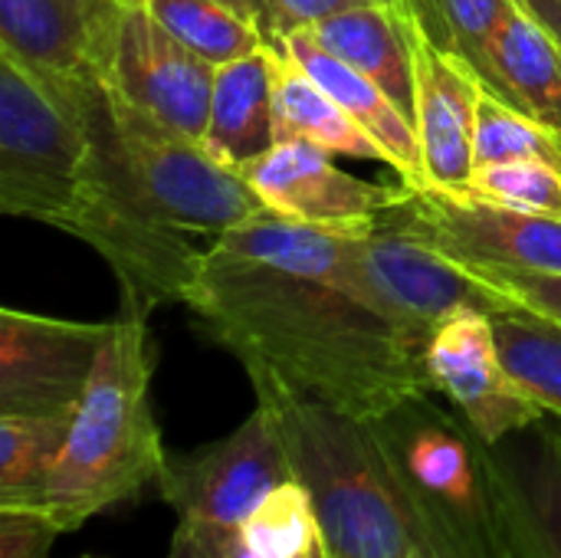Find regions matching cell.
<instances>
[{
    "instance_id": "obj_3",
    "label": "cell",
    "mask_w": 561,
    "mask_h": 558,
    "mask_svg": "<svg viewBox=\"0 0 561 558\" xmlns=\"http://www.w3.org/2000/svg\"><path fill=\"white\" fill-rule=\"evenodd\" d=\"M283 428L335 558H434L408 493L368 421L253 382Z\"/></svg>"
},
{
    "instance_id": "obj_9",
    "label": "cell",
    "mask_w": 561,
    "mask_h": 558,
    "mask_svg": "<svg viewBox=\"0 0 561 558\" xmlns=\"http://www.w3.org/2000/svg\"><path fill=\"white\" fill-rule=\"evenodd\" d=\"M289 480H296V467L279 418L266 401H256L253 414L227 437L168 454L158 493L178 513V526L233 529Z\"/></svg>"
},
{
    "instance_id": "obj_15",
    "label": "cell",
    "mask_w": 561,
    "mask_h": 558,
    "mask_svg": "<svg viewBox=\"0 0 561 558\" xmlns=\"http://www.w3.org/2000/svg\"><path fill=\"white\" fill-rule=\"evenodd\" d=\"M506 558H561V418L486 444Z\"/></svg>"
},
{
    "instance_id": "obj_18",
    "label": "cell",
    "mask_w": 561,
    "mask_h": 558,
    "mask_svg": "<svg viewBox=\"0 0 561 558\" xmlns=\"http://www.w3.org/2000/svg\"><path fill=\"white\" fill-rule=\"evenodd\" d=\"M302 30H309V36L332 56L378 82L388 92V99L414 122L417 26L408 10V0L348 7Z\"/></svg>"
},
{
    "instance_id": "obj_30",
    "label": "cell",
    "mask_w": 561,
    "mask_h": 558,
    "mask_svg": "<svg viewBox=\"0 0 561 558\" xmlns=\"http://www.w3.org/2000/svg\"><path fill=\"white\" fill-rule=\"evenodd\" d=\"M59 526L36 506H0V558H49Z\"/></svg>"
},
{
    "instance_id": "obj_12",
    "label": "cell",
    "mask_w": 561,
    "mask_h": 558,
    "mask_svg": "<svg viewBox=\"0 0 561 558\" xmlns=\"http://www.w3.org/2000/svg\"><path fill=\"white\" fill-rule=\"evenodd\" d=\"M214 62L174 39L141 0L125 7L105 89L145 109L168 128L204 141L214 92Z\"/></svg>"
},
{
    "instance_id": "obj_29",
    "label": "cell",
    "mask_w": 561,
    "mask_h": 558,
    "mask_svg": "<svg viewBox=\"0 0 561 558\" xmlns=\"http://www.w3.org/2000/svg\"><path fill=\"white\" fill-rule=\"evenodd\" d=\"M470 191L526 214L561 217V164L552 161L529 158V161L480 168L473 174Z\"/></svg>"
},
{
    "instance_id": "obj_31",
    "label": "cell",
    "mask_w": 561,
    "mask_h": 558,
    "mask_svg": "<svg viewBox=\"0 0 561 558\" xmlns=\"http://www.w3.org/2000/svg\"><path fill=\"white\" fill-rule=\"evenodd\" d=\"M473 273L486 280L493 289H500L503 296H510L513 303L561 322V273H536V270H473Z\"/></svg>"
},
{
    "instance_id": "obj_8",
    "label": "cell",
    "mask_w": 561,
    "mask_h": 558,
    "mask_svg": "<svg viewBox=\"0 0 561 558\" xmlns=\"http://www.w3.org/2000/svg\"><path fill=\"white\" fill-rule=\"evenodd\" d=\"M59 230L89 243L115 273L125 316H151L158 306L184 303L197 276L204 247L161 224L125 184L95 115V155L85 184Z\"/></svg>"
},
{
    "instance_id": "obj_19",
    "label": "cell",
    "mask_w": 561,
    "mask_h": 558,
    "mask_svg": "<svg viewBox=\"0 0 561 558\" xmlns=\"http://www.w3.org/2000/svg\"><path fill=\"white\" fill-rule=\"evenodd\" d=\"M168 558H335L309 487L296 477L276 487L233 529L178 526Z\"/></svg>"
},
{
    "instance_id": "obj_4",
    "label": "cell",
    "mask_w": 561,
    "mask_h": 558,
    "mask_svg": "<svg viewBox=\"0 0 561 558\" xmlns=\"http://www.w3.org/2000/svg\"><path fill=\"white\" fill-rule=\"evenodd\" d=\"M437 391L368 421L408 493L434 558H506L486 444Z\"/></svg>"
},
{
    "instance_id": "obj_10",
    "label": "cell",
    "mask_w": 561,
    "mask_h": 558,
    "mask_svg": "<svg viewBox=\"0 0 561 558\" xmlns=\"http://www.w3.org/2000/svg\"><path fill=\"white\" fill-rule=\"evenodd\" d=\"M401 210L431 247L460 266L561 273V217L526 214L473 191L411 184Z\"/></svg>"
},
{
    "instance_id": "obj_16",
    "label": "cell",
    "mask_w": 561,
    "mask_h": 558,
    "mask_svg": "<svg viewBox=\"0 0 561 558\" xmlns=\"http://www.w3.org/2000/svg\"><path fill=\"white\" fill-rule=\"evenodd\" d=\"M131 0H0V46L30 66L102 86Z\"/></svg>"
},
{
    "instance_id": "obj_21",
    "label": "cell",
    "mask_w": 561,
    "mask_h": 558,
    "mask_svg": "<svg viewBox=\"0 0 561 558\" xmlns=\"http://www.w3.org/2000/svg\"><path fill=\"white\" fill-rule=\"evenodd\" d=\"M273 86H276L273 43H266L250 56L220 62L214 69L204 145L217 161L240 168L276 145Z\"/></svg>"
},
{
    "instance_id": "obj_14",
    "label": "cell",
    "mask_w": 561,
    "mask_h": 558,
    "mask_svg": "<svg viewBox=\"0 0 561 558\" xmlns=\"http://www.w3.org/2000/svg\"><path fill=\"white\" fill-rule=\"evenodd\" d=\"M316 141H276L237 171L276 217L312 227H365L408 194V184L378 187L342 171Z\"/></svg>"
},
{
    "instance_id": "obj_2",
    "label": "cell",
    "mask_w": 561,
    "mask_h": 558,
    "mask_svg": "<svg viewBox=\"0 0 561 558\" xmlns=\"http://www.w3.org/2000/svg\"><path fill=\"white\" fill-rule=\"evenodd\" d=\"M154 345L145 316H118L89 388L76 408L69 437L39 490L43 510L59 533L85 526L108 506L158 483L168 451L151 411Z\"/></svg>"
},
{
    "instance_id": "obj_13",
    "label": "cell",
    "mask_w": 561,
    "mask_h": 558,
    "mask_svg": "<svg viewBox=\"0 0 561 558\" xmlns=\"http://www.w3.org/2000/svg\"><path fill=\"white\" fill-rule=\"evenodd\" d=\"M490 316L493 312L483 309L454 312L431 339L424 368L431 388L463 414L480 441L500 444L503 437L542 421L546 411L510 378Z\"/></svg>"
},
{
    "instance_id": "obj_6",
    "label": "cell",
    "mask_w": 561,
    "mask_h": 558,
    "mask_svg": "<svg viewBox=\"0 0 561 558\" xmlns=\"http://www.w3.org/2000/svg\"><path fill=\"white\" fill-rule=\"evenodd\" d=\"M99 135L131 194L168 227L210 237L270 214L243 174L118 92L102 86Z\"/></svg>"
},
{
    "instance_id": "obj_27",
    "label": "cell",
    "mask_w": 561,
    "mask_h": 558,
    "mask_svg": "<svg viewBox=\"0 0 561 558\" xmlns=\"http://www.w3.org/2000/svg\"><path fill=\"white\" fill-rule=\"evenodd\" d=\"M148 13L187 49L220 66L263 49L270 39L256 20L233 10L227 0H141Z\"/></svg>"
},
{
    "instance_id": "obj_28",
    "label": "cell",
    "mask_w": 561,
    "mask_h": 558,
    "mask_svg": "<svg viewBox=\"0 0 561 558\" xmlns=\"http://www.w3.org/2000/svg\"><path fill=\"white\" fill-rule=\"evenodd\" d=\"M473 158H477V171L510 164V161H529V158L561 164L556 135L546 125H539L536 118L513 109L510 102H503L500 95H493L486 89L480 95V112H477Z\"/></svg>"
},
{
    "instance_id": "obj_1",
    "label": "cell",
    "mask_w": 561,
    "mask_h": 558,
    "mask_svg": "<svg viewBox=\"0 0 561 558\" xmlns=\"http://www.w3.org/2000/svg\"><path fill=\"white\" fill-rule=\"evenodd\" d=\"M348 230L253 217L204 247L184 306L250 382L378 421L434 388L424 358L362 299L342 250Z\"/></svg>"
},
{
    "instance_id": "obj_22",
    "label": "cell",
    "mask_w": 561,
    "mask_h": 558,
    "mask_svg": "<svg viewBox=\"0 0 561 558\" xmlns=\"http://www.w3.org/2000/svg\"><path fill=\"white\" fill-rule=\"evenodd\" d=\"M493 69L503 102L561 132V46L519 3L496 33Z\"/></svg>"
},
{
    "instance_id": "obj_25",
    "label": "cell",
    "mask_w": 561,
    "mask_h": 558,
    "mask_svg": "<svg viewBox=\"0 0 561 558\" xmlns=\"http://www.w3.org/2000/svg\"><path fill=\"white\" fill-rule=\"evenodd\" d=\"M510 378L552 418H561V322L519 303L490 316Z\"/></svg>"
},
{
    "instance_id": "obj_5",
    "label": "cell",
    "mask_w": 561,
    "mask_h": 558,
    "mask_svg": "<svg viewBox=\"0 0 561 558\" xmlns=\"http://www.w3.org/2000/svg\"><path fill=\"white\" fill-rule=\"evenodd\" d=\"M102 86L53 76L0 46V210L59 230L92 155Z\"/></svg>"
},
{
    "instance_id": "obj_34",
    "label": "cell",
    "mask_w": 561,
    "mask_h": 558,
    "mask_svg": "<svg viewBox=\"0 0 561 558\" xmlns=\"http://www.w3.org/2000/svg\"><path fill=\"white\" fill-rule=\"evenodd\" d=\"M233 10H240L243 16H250V20H256L260 23V16H263V10H260V0H227ZM263 30V26H260Z\"/></svg>"
},
{
    "instance_id": "obj_23",
    "label": "cell",
    "mask_w": 561,
    "mask_h": 558,
    "mask_svg": "<svg viewBox=\"0 0 561 558\" xmlns=\"http://www.w3.org/2000/svg\"><path fill=\"white\" fill-rule=\"evenodd\" d=\"M276 56V86H273V128L276 141L302 138L316 141L332 155H352L381 161V148L362 132V125L283 49L273 43Z\"/></svg>"
},
{
    "instance_id": "obj_36",
    "label": "cell",
    "mask_w": 561,
    "mask_h": 558,
    "mask_svg": "<svg viewBox=\"0 0 561 558\" xmlns=\"http://www.w3.org/2000/svg\"><path fill=\"white\" fill-rule=\"evenodd\" d=\"M85 558H92V556H85Z\"/></svg>"
},
{
    "instance_id": "obj_35",
    "label": "cell",
    "mask_w": 561,
    "mask_h": 558,
    "mask_svg": "<svg viewBox=\"0 0 561 558\" xmlns=\"http://www.w3.org/2000/svg\"><path fill=\"white\" fill-rule=\"evenodd\" d=\"M556 135V145H559V155H561V132H552Z\"/></svg>"
},
{
    "instance_id": "obj_33",
    "label": "cell",
    "mask_w": 561,
    "mask_h": 558,
    "mask_svg": "<svg viewBox=\"0 0 561 558\" xmlns=\"http://www.w3.org/2000/svg\"><path fill=\"white\" fill-rule=\"evenodd\" d=\"M526 13H533L546 30L549 36L561 46V0H516Z\"/></svg>"
},
{
    "instance_id": "obj_32",
    "label": "cell",
    "mask_w": 561,
    "mask_h": 558,
    "mask_svg": "<svg viewBox=\"0 0 561 558\" xmlns=\"http://www.w3.org/2000/svg\"><path fill=\"white\" fill-rule=\"evenodd\" d=\"M362 3H394V0H260V26L270 43H279L293 30H302L329 13L362 7Z\"/></svg>"
},
{
    "instance_id": "obj_17",
    "label": "cell",
    "mask_w": 561,
    "mask_h": 558,
    "mask_svg": "<svg viewBox=\"0 0 561 558\" xmlns=\"http://www.w3.org/2000/svg\"><path fill=\"white\" fill-rule=\"evenodd\" d=\"M480 95V79L417 33L414 132L421 145V187L470 191Z\"/></svg>"
},
{
    "instance_id": "obj_20",
    "label": "cell",
    "mask_w": 561,
    "mask_h": 558,
    "mask_svg": "<svg viewBox=\"0 0 561 558\" xmlns=\"http://www.w3.org/2000/svg\"><path fill=\"white\" fill-rule=\"evenodd\" d=\"M276 46H283L362 125V132L381 148L385 164L394 168L404 184L421 187V145L414 122L388 99L378 82H371L368 76L332 56L325 46H319L309 30H293Z\"/></svg>"
},
{
    "instance_id": "obj_24",
    "label": "cell",
    "mask_w": 561,
    "mask_h": 558,
    "mask_svg": "<svg viewBox=\"0 0 561 558\" xmlns=\"http://www.w3.org/2000/svg\"><path fill=\"white\" fill-rule=\"evenodd\" d=\"M516 0H408L417 33L463 62L486 92L500 95V79L493 69V43Z\"/></svg>"
},
{
    "instance_id": "obj_26",
    "label": "cell",
    "mask_w": 561,
    "mask_h": 558,
    "mask_svg": "<svg viewBox=\"0 0 561 558\" xmlns=\"http://www.w3.org/2000/svg\"><path fill=\"white\" fill-rule=\"evenodd\" d=\"M76 411L0 414V506H36Z\"/></svg>"
},
{
    "instance_id": "obj_7",
    "label": "cell",
    "mask_w": 561,
    "mask_h": 558,
    "mask_svg": "<svg viewBox=\"0 0 561 558\" xmlns=\"http://www.w3.org/2000/svg\"><path fill=\"white\" fill-rule=\"evenodd\" d=\"M348 273L362 299L381 312L401 342L424 358L437 329L460 309L500 312L513 306L473 270L454 263L408 220L401 201L342 240Z\"/></svg>"
},
{
    "instance_id": "obj_11",
    "label": "cell",
    "mask_w": 561,
    "mask_h": 558,
    "mask_svg": "<svg viewBox=\"0 0 561 558\" xmlns=\"http://www.w3.org/2000/svg\"><path fill=\"white\" fill-rule=\"evenodd\" d=\"M112 326L0 309V414L76 411Z\"/></svg>"
}]
</instances>
